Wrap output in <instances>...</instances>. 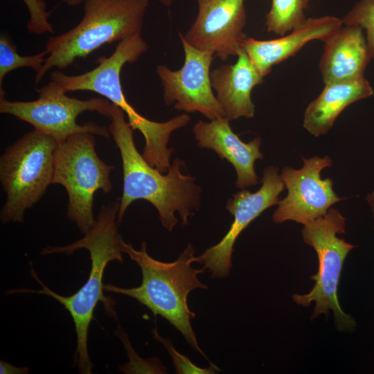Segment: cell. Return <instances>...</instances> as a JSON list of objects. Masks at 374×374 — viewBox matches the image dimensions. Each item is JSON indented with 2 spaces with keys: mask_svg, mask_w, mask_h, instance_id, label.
<instances>
[{
  "mask_svg": "<svg viewBox=\"0 0 374 374\" xmlns=\"http://www.w3.org/2000/svg\"><path fill=\"white\" fill-rule=\"evenodd\" d=\"M118 199L103 205L100 210L94 225L77 241L64 247H46L42 255L64 253L72 255L75 251L85 249L89 251L91 262V270L87 282L73 294L64 296L48 288L38 277L33 265L32 276L39 283L41 288L37 290L17 289L8 291L9 294H38L51 296L61 303L72 317L77 337L73 366L80 373L91 374L93 364L90 360L87 339L90 323L97 303L101 301L105 310L109 316L116 317L115 302L112 297L106 296L103 283L106 266L112 261L123 262L121 240L118 232Z\"/></svg>",
  "mask_w": 374,
  "mask_h": 374,
  "instance_id": "1",
  "label": "cell"
},
{
  "mask_svg": "<svg viewBox=\"0 0 374 374\" xmlns=\"http://www.w3.org/2000/svg\"><path fill=\"white\" fill-rule=\"evenodd\" d=\"M108 127L122 160L123 187L119 200L117 221L119 224L125 211L136 200L144 199L158 211L159 220L168 231L178 223L177 212L184 226L200 206L201 188L194 177L185 174L184 161L175 159L166 175L150 166L136 148L133 129L125 119L124 112L111 105Z\"/></svg>",
  "mask_w": 374,
  "mask_h": 374,
  "instance_id": "2",
  "label": "cell"
},
{
  "mask_svg": "<svg viewBox=\"0 0 374 374\" xmlns=\"http://www.w3.org/2000/svg\"><path fill=\"white\" fill-rule=\"evenodd\" d=\"M148 49V45L141 33H136L119 42L110 56L99 57L94 69L75 75L55 69L50 80L65 93L96 92L120 107L127 115L133 130H139L145 138L143 157L160 172L166 173L171 166L170 159L174 151L173 148H168L170 136L174 131L186 126L190 121V116L183 114L166 122L150 121L138 113L127 100L121 82L122 68L126 63L136 62Z\"/></svg>",
  "mask_w": 374,
  "mask_h": 374,
  "instance_id": "3",
  "label": "cell"
},
{
  "mask_svg": "<svg viewBox=\"0 0 374 374\" xmlns=\"http://www.w3.org/2000/svg\"><path fill=\"white\" fill-rule=\"evenodd\" d=\"M121 246L123 253H127L141 268V284L136 287L124 288L108 283L104 285V290L135 299L151 310L154 317L159 315L166 319L183 335L195 350L213 365L199 346L191 325L195 314L188 308V296L195 289H208L198 278V275L204 273L205 269L192 266L197 262L193 245L188 243L178 258L170 262L152 258L147 251L145 241L139 250L123 239Z\"/></svg>",
  "mask_w": 374,
  "mask_h": 374,
  "instance_id": "4",
  "label": "cell"
},
{
  "mask_svg": "<svg viewBox=\"0 0 374 374\" xmlns=\"http://www.w3.org/2000/svg\"><path fill=\"white\" fill-rule=\"evenodd\" d=\"M149 0H84V15L73 28L50 37L48 55L35 76L38 84L52 68L63 69L104 44L141 33Z\"/></svg>",
  "mask_w": 374,
  "mask_h": 374,
  "instance_id": "5",
  "label": "cell"
},
{
  "mask_svg": "<svg viewBox=\"0 0 374 374\" xmlns=\"http://www.w3.org/2000/svg\"><path fill=\"white\" fill-rule=\"evenodd\" d=\"M346 218L330 208L322 217L303 225L301 231L304 242L312 247L318 257L317 273L311 276L314 281L308 294H295L293 301L298 305L308 307L314 303L311 319L321 314L328 316L332 311L336 328L341 332H353L355 320L340 306L338 286L344 261L355 246L338 235L345 233Z\"/></svg>",
  "mask_w": 374,
  "mask_h": 374,
  "instance_id": "6",
  "label": "cell"
},
{
  "mask_svg": "<svg viewBox=\"0 0 374 374\" xmlns=\"http://www.w3.org/2000/svg\"><path fill=\"white\" fill-rule=\"evenodd\" d=\"M57 142L33 130L7 148L0 157V181L6 194L0 219L21 223L26 211L35 205L52 184Z\"/></svg>",
  "mask_w": 374,
  "mask_h": 374,
  "instance_id": "7",
  "label": "cell"
},
{
  "mask_svg": "<svg viewBox=\"0 0 374 374\" xmlns=\"http://www.w3.org/2000/svg\"><path fill=\"white\" fill-rule=\"evenodd\" d=\"M95 135L80 132L57 143L54 152L52 184H60L68 195L67 217L86 234L94 225V194L112 189L110 173L114 167L97 154Z\"/></svg>",
  "mask_w": 374,
  "mask_h": 374,
  "instance_id": "8",
  "label": "cell"
},
{
  "mask_svg": "<svg viewBox=\"0 0 374 374\" xmlns=\"http://www.w3.org/2000/svg\"><path fill=\"white\" fill-rule=\"evenodd\" d=\"M36 91L38 98L31 101H10L0 98V112L30 124L34 130L51 136L58 143L80 132L109 138L110 132L105 126L93 122L83 125L76 123L78 116L87 111L109 118L112 103L107 99L71 98L51 80Z\"/></svg>",
  "mask_w": 374,
  "mask_h": 374,
  "instance_id": "9",
  "label": "cell"
},
{
  "mask_svg": "<svg viewBox=\"0 0 374 374\" xmlns=\"http://www.w3.org/2000/svg\"><path fill=\"white\" fill-rule=\"evenodd\" d=\"M184 51L181 69L172 71L163 64L157 66V73L163 89L166 105H174L179 111L199 112L208 120L225 117L221 104L213 91L210 67L215 55L190 45L179 33Z\"/></svg>",
  "mask_w": 374,
  "mask_h": 374,
  "instance_id": "10",
  "label": "cell"
},
{
  "mask_svg": "<svg viewBox=\"0 0 374 374\" xmlns=\"http://www.w3.org/2000/svg\"><path fill=\"white\" fill-rule=\"evenodd\" d=\"M332 166L328 157L303 158L300 169L285 167L280 175L287 190L278 203L272 220L276 224L294 221L303 225L323 216L332 205L344 198L337 196L330 178L322 179L321 172Z\"/></svg>",
  "mask_w": 374,
  "mask_h": 374,
  "instance_id": "11",
  "label": "cell"
},
{
  "mask_svg": "<svg viewBox=\"0 0 374 374\" xmlns=\"http://www.w3.org/2000/svg\"><path fill=\"white\" fill-rule=\"evenodd\" d=\"M262 186L256 192L242 189L228 199L226 208L234 220L228 232L216 244L197 256V262L208 270L211 278L227 277L232 267L234 244L249 224L268 208L278 204L279 195L285 184L278 175V169L267 166L262 172Z\"/></svg>",
  "mask_w": 374,
  "mask_h": 374,
  "instance_id": "12",
  "label": "cell"
},
{
  "mask_svg": "<svg viewBox=\"0 0 374 374\" xmlns=\"http://www.w3.org/2000/svg\"><path fill=\"white\" fill-rule=\"evenodd\" d=\"M197 17L184 39L194 48L213 53L222 61L237 56L247 36L244 0H196Z\"/></svg>",
  "mask_w": 374,
  "mask_h": 374,
  "instance_id": "13",
  "label": "cell"
},
{
  "mask_svg": "<svg viewBox=\"0 0 374 374\" xmlns=\"http://www.w3.org/2000/svg\"><path fill=\"white\" fill-rule=\"evenodd\" d=\"M226 117L209 122L199 121L193 127L195 138L201 148L213 150L221 159H226L234 167L237 179L235 186L244 189L258 182L254 164L262 159L261 139L256 137L245 143L232 130Z\"/></svg>",
  "mask_w": 374,
  "mask_h": 374,
  "instance_id": "14",
  "label": "cell"
},
{
  "mask_svg": "<svg viewBox=\"0 0 374 374\" xmlns=\"http://www.w3.org/2000/svg\"><path fill=\"white\" fill-rule=\"evenodd\" d=\"M341 19L324 16L307 19L287 35L270 40L247 37L242 48L251 61L263 76L272 67L294 55L304 45L312 40L326 42L342 26Z\"/></svg>",
  "mask_w": 374,
  "mask_h": 374,
  "instance_id": "15",
  "label": "cell"
},
{
  "mask_svg": "<svg viewBox=\"0 0 374 374\" xmlns=\"http://www.w3.org/2000/svg\"><path fill=\"white\" fill-rule=\"evenodd\" d=\"M363 30L358 26L342 25L324 42L319 63L324 84L364 76L373 57Z\"/></svg>",
  "mask_w": 374,
  "mask_h": 374,
  "instance_id": "16",
  "label": "cell"
},
{
  "mask_svg": "<svg viewBox=\"0 0 374 374\" xmlns=\"http://www.w3.org/2000/svg\"><path fill=\"white\" fill-rule=\"evenodd\" d=\"M233 64H224L211 73L213 89L229 121L244 117L252 118L255 105L251 98L252 89L263 82V76L255 67L244 48L237 55Z\"/></svg>",
  "mask_w": 374,
  "mask_h": 374,
  "instance_id": "17",
  "label": "cell"
},
{
  "mask_svg": "<svg viewBox=\"0 0 374 374\" xmlns=\"http://www.w3.org/2000/svg\"><path fill=\"white\" fill-rule=\"evenodd\" d=\"M373 93L371 84L364 76L326 84L317 98L306 107L303 126L315 137L323 135L348 105Z\"/></svg>",
  "mask_w": 374,
  "mask_h": 374,
  "instance_id": "18",
  "label": "cell"
},
{
  "mask_svg": "<svg viewBox=\"0 0 374 374\" xmlns=\"http://www.w3.org/2000/svg\"><path fill=\"white\" fill-rule=\"evenodd\" d=\"M310 0H271L265 24L269 33L283 36L301 26L307 19L304 10Z\"/></svg>",
  "mask_w": 374,
  "mask_h": 374,
  "instance_id": "19",
  "label": "cell"
},
{
  "mask_svg": "<svg viewBox=\"0 0 374 374\" xmlns=\"http://www.w3.org/2000/svg\"><path fill=\"white\" fill-rule=\"evenodd\" d=\"M17 46L5 35L0 37V98L5 97L3 80L6 75L12 71L21 67L32 68L35 75L42 69L48 55L44 49L33 55H21L17 51Z\"/></svg>",
  "mask_w": 374,
  "mask_h": 374,
  "instance_id": "20",
  "label": "cell"
},
{
  "mask_svg": "<svg viewBox=\"0 0 374 374\" xmlns=\"http://www.w3.org/2000/svg\"><path fill=\"white\" fill-rule=\"evenodd\" d=\"M115 335L123 343L129 358L128 362L118 367L123 373L126 374H163L168 373L166 367L159 358L149 357L144 359L141 357L132 347L127 334L119 324H118Z\"/></svg>",
  "mask_w": 374,
  "mask_h": 374,
  "instance_id": "21",
  "label": "cell"
},
{
  "mask_svg": "<svg viewBox=\"0 0 374 374\" xmlns=\"http://www.w3.org/2000/svg\"><path fill=\"white\" fill-rule=\"evenodd\" d=\"M343 25H355L366 31V38L374 58V0H360L341 19Z\"/></svg>",
  "mask_w": 374,
  "mask_h": 374,
  "instance_id": "22",
  "label": "cell"
},
{
  "mask_svg": "<svg viewBox=\"0 0 374 374\" xmlns=\"http://www.w3.org/2000/svg\"><path fill=\"white\" fill-rule=\"evenodd\" d=\"M154 339L163 344L172 358L176 373L178 374H214L220 369L215 365H210L208 368H202L194 364L192 361L184 355L179 353L174 347L170 337H162L155 327L152 330Z\"/></svg>",
  "mask_w": 374,
  "mask_h": 374,
  "instance_id": "23",
  "label": "cell"
},
{
  "mask_svg": "<svg viewBox=\"0 0 374 374\" xmlns=\"http://www.w3.org/2000/svg\"><path fill=\"white\" fill-rule=\"evenodd\" d=\"M29 12V19L26 25L27 30L31 34L55 33L53 25L49 21L50 13L46 10L44 0H22Z\"/></svg>",
  "mask_w": 374,
  "mask_h": 374,
  "instance_id": "24",
  "label": "cell"
},
{
  "mask_svg": "<svg viewBox=\"0 0 374 374\" xmlns=\"http://www.w3.org/2000/svg\"><path fill=\"white\" fill-rule=\"evenodd\" d=\"M30 370L27 367H19L13 366L5 361H0L1 374H27Z\"/></svg>",
  "mask_w": 374,
  "mask_h": 374,
  "instance_id": "25",
  "label": "cell"
},
{
  "mask_svg": "<svg viewBox=\"0 0 374 374\" xmlns=\"http://www.w3.org/2000/svg\"><path fill=\"white\" fill-rule=\"evenodd\" d=\"M64 3L67 4L69 6H76L81 3H83L82 0H62ZM159 2H161L162 4H163L166 6H170L172 3H173L174 0H158Z\"/></svg>",
  "mask_w": 374,
  "mask_h": 374,
  "instance_id": "26",
  "label": "cell"
},
{
  "mask_svg": "<svg viewBox=\"0 0 374 374\" xmlns=\"http://www.w3.org/2000/svg\"><path fill=\"white\" fill-rule=\"evenodd\" d=\"M365 199L370 208V210L371 211V214L373 218V221H374V190L368 193L366 195Z\"/></svg>",
  "mask_w": 374,
  "mask_h": 374,
  "instance_id": "27",
  "label": "cell"
}]
</instances>
